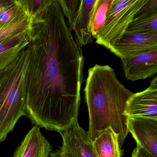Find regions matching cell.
<instances>
[{
    "label": "cell",
    "instance_id": "6da1fadb",
    "mask_svg": "<svg viewBox=\"0 0 157 157\" xmlns=\"http://www.w3.org/2000/svg\"><path fill=\"white\" fill-rule=\"evenodd\" d=\"M25 116L35 125L63 132L78 123L85 58L58 0L32 15Z\"/></svg>",
    "mask_w": 157,
    "mask_h": 157
},
{
    "label": "cell",
    "instance_id": "7a4b0ae2",
    "mask_svg": "<svg viewBox=\"0 0 157 157\" xmlns=\"http://www.w3.org/2000/svg\"><path fill=\"white\" fill-rule=\"evenodd\" d=\"M84 92L90 119L89 140L92 143L111 128L118 136L121 148L129 133L126 107L134 93L120 82L110 66L98 64L89 70Z\"/></svg>",
    "mask_w": 157,
    "mask_h": 157
},
{
    "label": "cell",
    "instance_id": "3957f363",
    "mask_svg": "<svg viewBox=\"0 0 157 157\" xmlns=\"http://www.w3.org/2000/svg\"><path fill=\"white\" fill-rule=\"evenodd\" d=\"M30 59L28 46L0 70V142L6 139L20 117L25 116Z\"/></svg>",
    "mask_w": 157,
    "mask_h": 157
},
{
    "label": "cell",
    "instance_id": "277c9868",
    "mask_svg": "<svg viewBox=\"0 0 157 157\" xmlns=\"http://www.w3.org/2000/svg\"><path fill=\"white\" fill-rule=\"evenodd\" d=\"M147 0H114L96 43L110 50L123 37L128 25Z\"/></svg>",
    "mask_w": 157,
    "mask_h": 157
},
{
    "label": "cell",
    "instance_id": "5b68a950",
    "mask_svg": "<svg viewBox=\"0 0 157 157\" xmlns=\"http://www.w3.org/2000/svg\"><path fill=\"white\" fill-rule=\"evenodd\" d=\"M59 133L62 138L61 157H97L88 133L78 123Z\"/></svg>",
    "mask_w": 157,
    "mask_h": 157
},
{
    "label": "cell",
    "instance_id": "8992f818",
    "mask_svg": "<svg viewBox=\"0 0 157 157\" xmlns=\"http://www.w3.org/2000/svg\"><path fill=\"white\" fill-rule=\"evenodd\" d=\"M157 50V34L125 33L110 51L121 59Z\"/></svg>",
    "mask_w": 157,
    "mask_h": 157
},
{
    "label": "cell",
    "instance_id": "52a82bcc",
    "mask_svg": "<svg viewBox=\"0 0 157 157\" xmlns=\"http://www.w3.org/2000/svg\"><path fill=\"white\" fill-rule=\"evenodd\" d=\"M126 115L157 119V77L155 76L145 90L134 93L126 107Z\"/></svg>",
    "mask_w": 157,
    "mask_h": 157
},
{
    "label": "cell",
    "instance_id": "ba28073f",
    "mask_svg": "<svg viewBox=\"0 0 157 157\" xmlns=\"http://www.w3.org/2000/svg\"><path fill=\"white\" fill-rule=\"evenodd\" d=\"M128 132L140 146L152 157H157V119L128 118Z\"/></svg>",
    "mask_w": 157,
    "mask_h": 157
},
{
    "label": "cell",
    "instance_id": "9c48e42d",
    "mask_svg": "<svg viewBox=\"0 0 157 157\" xmlns=\"http://www.w3.org/2000/svg\"><path fill=\"white\" fill-rule=\"evenodd\" d=\"M126 78L131 81L145 79L157 73V50L122 59Z\"/></svg>",
    "mask_w": 157,
    "mask_h": 157
},
{
    "label": "cell",
    "instance_id": "30bf717a",
    "mask_svg": "<svg viewBox=\"0 0 157 157\" xmlns=\"http://www.w3.org/2000/svg\"><path fill=\"white\" fill-rule=\"evenodd\" d=\"M52 147L40 131L34 125L26 134L14 152L13 157H48Z\"/></svg>",
    "mask_w": 157,
    "mask_h": 157
},
{
    "label": "cell",
    "instance_id": "8fae6325",
    "mask_svg": "<svg viewBox=\"0 0 157 157\" xmlns=\"http://www.w3.org/2000/svg\"><path fill=\"white\" fill-rule=\"evenodd\" d=\"M97 0H80L71 31H73L77 44L83 46L93 42L90 30L91 18Z\"/></svg>",
    "mask_w": 157,
    "mask_h": 157
},
{
    "label": "cell",
    "instance_id": "7c38bea8",
    "mask_svg": "<svg viewBox=\"0 0 157 157\" xmlns=\"http://www.w3.org/2000/svg\"><path fill=\"white\" fill-rule=\"evenodd\" d=\"M29 44L28 29L0 41V70L5 68L25 50Z\"/></svg>",
    "mask_w": 157,
    "mask_h": 157
},
{
    "label": "cell",
    "instance_id": "4fadbf2b",
    "mask_svg": "<svg viewBox=\"0 0 157 157\" xmlns=\"http://www.w3.org/2000/svg\"><path fill=\"white\" fill-rule=\"evenodd\" d=\"M97 157H121L118 136L111 128H106L92 143Z\"/></svg>",
    "mask_w": 157,
    "mask_h": 157
},
{
    "label": "cell",
    "instance_id": "5bb4252c",
    "mask_svg": "<svg viewBox=\"0 0 157 157\" xmlns=\"http://www.w3.org/2000/svg\"><path fill=\"white\" fill-rule=\"evenodd\" d=\"M31 14L26 0H10L8 4L0 8V27L9 25Z\"/></svg>",
    "mask_w": 157,
    "mask_h": 157
},
{
    "label": "cell",
    "instance_id": "9a60e30c",
    "mask_svg": "<svg viewBox=\"0 0 157 157\" xmlns=\"http://www.w3.org/2000/svg\"><path fill=\"white\" fill-rule=\"evenodd\" d=\"M114 0H97L91 18L90 30L92 36L95 38L102 27Z\"/></svg>",
    "mask_w": 157,
    "mask_h": 157
},
{
    "label": "cell",
    "instance_id": "2e32d148",
    "mask_svg": "<svg viewBox=\"0 0 157 157\" xmlns=\"http://www.w3.org/2000/svg\"><path fill=\"white\" fill-rule=\"evenodd\" d=\"M125 33L157 34V14L134 17Z\"/></svg>",
    "mask_w": 157,
    "mask_h": 157
},
{
    "label": "cell",
    "instance_id": "e0dca14e",
    "mask_svg": "<svg viewBox=\"0 0 157 157\" xmlns=\"http://www.w3.org/2000/svg\"><path fill=\"white\" fill-rule=\"evenodd\" d=\"M65 17L67 19L69 28L71 29L80 0H58Z\"/></svg>",
    "mask_w": 157,
    "mask_h": 157
},
{
    "label": "cell",
    "instance_id": "ac0fdd59",
    "mask_svg": "<svg viewBox=\"0 0 157 157\" xmlns=\"http://www.w3.org/2000/svg\"><path fill=\"white\" fill-rule=\"evenodd\" d=\"M157 14V0H147L144 6L134 17H144Z\"/></svg>",
    "mask_w": 157,
    "mask_h": 157
},
{
    "label": "cell",
    "instance_id": "d6986e66",
    "mask_svg": "<svg viewBox=\"0 0 157 157\" xmlns=\"http://www.w3.org/2000/svg\"><path fill=\"white\" fill-rule=\"evenodd\" d=\"M132 157H152L147 152L139 146L134 149L132 154Z\"/></svg>",
    "mask_w": 157,
    "mask_h": 157
},
{
    "label": "cell",
    "instance_id": "ffe728a7",
    "mask_svg": "<svg viewBox=\"0 0 157 157\" xmlns=\"http://www.w3.org/2000/svg\"><path fill=\"white\" fill-rule=\"evenodd\" d=\"M49 156L50 157H61L59 150L53 153H51Z\"/></svg>",
    "mask_w": 157,
    "mask_h": 157
},
{
    "label": "cell",
    "instance_id": "44dd1931",
    "mask_svg": "<svg viewBox=\"0 0 157 157\" xmlns=\"http://www.w3.org/2000/svg\"><path fill=\"white\" fill-rule=\"evenodd\" d=\"M10 1V0H0V8L8 4Z\"/></svg>",
    "mask_w": 157,
    "mask_h": 157
}]
</instances>
